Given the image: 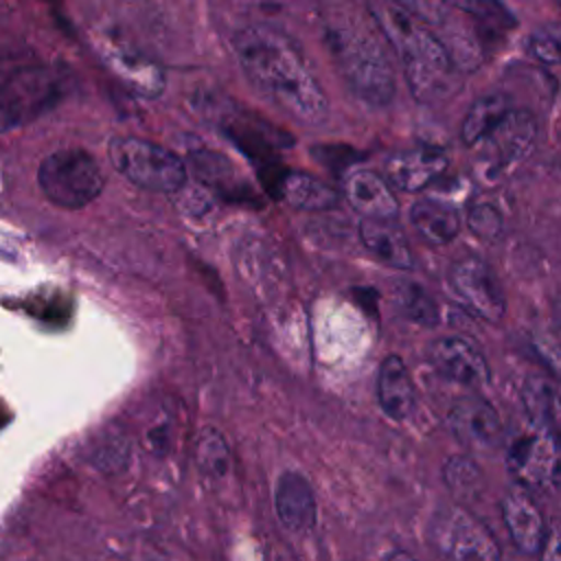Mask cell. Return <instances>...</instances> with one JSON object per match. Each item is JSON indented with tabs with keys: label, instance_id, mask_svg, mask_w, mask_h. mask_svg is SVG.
Returning a JSON list of instances; mask_svg holds the SVG:
<instances>
[{
	"label": "cell",
	"instance_id": "6da1fadb",
	"mask_svg": "<svg viewBox=\"0 0 561 561\" xmlns=\"http://www.w3.org/2000/svg\"><path fill=\"white\" fill-rule=\"evenodd\" d=\"M232 46L243 75L272 105L305 125L327 121L329 99L289 35L270 24H250L234 33Z\"/></svg>",
	"mask_w": 561,
	"mask_h": 561
},
{
	"label": "cell",
	"instance_id": "7a4b0ae2",
	"mask_svg": "<svg viewBox=\"0 0 561 561\" xmlns=\"http://www.w3.org/2000/svg\"><path fill=\"white\" fill-rule=\"evenodd\" d=\"M368 13L397 53L410 92L419 103L443 101L458 90L460 70L434 28L423 24L405 4L390 0L370 2Z\"/></svg>",
	"mask_w": 561,
	"mask_h": 561
},
{
	"label": "cell",
	"instance_id": "3957f363",
	"mask_svg": "<svg viewBox=\"0 0 561 561\" xmlns=\"http://www.w3.org/2000/svg\"><path fill=\"white\" fill-rule=\"evenodd\" d=\"M331 57L357 99L373 107L392 101L397 83L392 64L370 26L344 11L331 15L324 28Z\"/></svg>",
	"mask_w": 561,
	"mask_h": 561
},
{
	"label": "cell",
	"instance_id": "277c9868",
	"mask_svg": "<svg viewBox=\"0 0 561 561\" xmlns=\"http://www.w3.org/2000/svg\"><path fill=\"white\" fill-rule=\"evenodd\" d=\"M506 469L528 493H548L561 478V434L524 419L506 438Z\"/></svg>",
	"mask_w": 561,
	"mask_h": 561
},
{
	"label": "cell",
	"instance_id": "5b68a950",
	"mask_svg": "<svg viewBox=\"0 0 561 561\" xmlns=\"http://www.w3.org/2000/svg\"><path fill=\"white\" fill-rule=\"evenodd\" d=\"M114 169L131 184L156 191L178 193L186 184V167L178 153L136 136H116L107 147Z\"/></svg>",
	"mask_w": 561,
	"mask_h": 561
},
{
	"label": "cell",
	"instance_id": "8992f818",
	"mask_svg": "<svg viewBox=\"0 0 561 561\" xmlns=\"http://www.w3.org/2000/svg\"><path fill=\"white\" fill-rule=\"evenodd\" d=\"M37 184L48 202L77 210L99 197L105 178L92 153L70 147L53 151L42 160L37 169Z\"/></svg>",
	"mask_w": 561,
	"mask_h": 561
},
{
	"label": "cell",
	"instance_id": "52a82bcc",
	"mask_svg": "<svg viewBox=\"0 0 561 561\" xmlns=\"http://www.w3.org/2000/svg\"><path fill=\"white\" fill-rule=\"evenodd\" d=\"M430 539L443 561H502L500 546L489 528L458 504L436 513Z\"/></svg>",
	"mask_w": 561,
	"mask_h": 561
},
{
	"label": "cell",
	"instance_id": "ba28073f",
	"mask_svg": "<svg viewBox=\"0 0 561 561\" xmlns=\"http://www.w3.org/2000/svg\"><path fill=\"white\" fill-rule=\"evenodd\" d=\"M449 285L454 294L480 318L500 322L506 311V298L495 272L473 254L460 256L449 267Z\"/></svg>",
	"mask_w": 561,
	"mask_h": 561
},
{
	"label": "cell",
	"instance_id": "9c48e42d",
	"mask_svg": "<svg viewBox=\"0 0 561 561\" xmlns=\"http://www.w3.org/2000/svg\"><path fill=\"white\" fill-rule=\"evenodd\" d=\"M447 427L469 451H491L504 440V425L497 410L480 394H465L454 401Z\"/></svg>",
	"mask_w": 561,
	"mask_h": 561
},
{
	"label": "cell",
	"instance_id": "30bf717a",
	"mask_svg": "<svg viewBox=\"0 0 561 561\" xmlns=\"http://www.w3.org/2000/svg\"><path fill=\"white\" fill-rule=\"evenodd\" d=\"M57 94V81L48 70L24 68L0 85V112L13 123H22L42 114Z\"/></svg>",
	"mask_w": 561,
	"mask_h": 561
},
{
	"label": "cell",
	"instance_id": "8fae6325",
	"mask_svg": "<svg viewBox=\"0 0 561 561\" xmlns=\"http://www.w3.org/2000/svg\"><path fill=\"white\" fill-rule=\"evenodd\" d=\"M427 357L432 366L447 379L469 386L482 388L491 381V368L484 355L462 337L443 335L430 342Z\"/></svg>",
	"mask_w": 561,
	"mask_h": 561
},
{
	"label": "cell",
	"instance_id": "7c38bea8",
	"mask_svg": "<svg viewBox=\"0 0 561 561\" xmlns=\"http://www.w3.org/2000/svg\"><path fill=\"white\" fill-rule=\"evenodd\" d=\"M500 511L513 546L524 554H539L548 528L533 495L526 489L515 486L504 493Z\"/></svg>",
	"mask_w": 561,
	"mask_h": 561
},
{
	"label": "cell",
	"instance_id": "4fadbf2b",
	"mask_svg": "<svg viewBox=\"0 0 561 561\" xmlns=\"http://www.w3.org/2000/svg\"><path fill=\"white\" fill-rule=\"evenodd\" d=\"M274 511L289 533H307L316 524V495L300 471H285L274 484Z\"/></svg>",
	"mask_w": 561,
	"mask_h": 561
},
{
	"label": "cell",
	"instance_id": "5bb4252c",
	"mask_svg": "<svg viewBox=\"0 0 561 561\" xmlns=\"http://www.w3.org/2000/svg\"><path fill=\"white\" fill-rule=\"evenodd\" d=\"M447 169V156L436 147L397 151L386 160V178L405 193L423 191Z\"/></svg>",
	"mask_w": 561,
	"mask_h": 561
},
{
	"label": "cell",
	"instance_id": "9a60e30c",
	"mask_svg": "<svg viewBox=\"0 0 561 561\" xmlns=\"http://www.w3.org/2000/svg\"><path fill=\"white\" fill-rule=\"evenodd\" d=\"M101 55L105 64L136 92L145 96H158L162 92L164 75H162V68L151 57L114 39H110L107 44H101Z\"/></svg>",
	"mask_w": 561,
	"mask_h": 561
},
{
	"label": "cell",
	"instance_id": "2e32d148",
	"mask_svg": "<svg viewBox=\"0 0 561 561\" xmlns=\"http://www.w3.org/2000/svg\"><path fill=\"white\" fill-rule=\"evenodd\" d=\"M344 195L364 219L392 221L399 213V199L390 184L368 169H355L346 175Z\"/></svg>",
	"mask_w": 561,
	"mask_h": 561
},
{
	"label": "cell",
	"instance_id": "e0dca14e",
	"mask_svg": "<svg viewBox=\"0 0 561 561\" xmlns=\"http://www.w3.org/2000/svg\"><path fill=\"white\" fill-rule=\"evenodd\" d=\"M537 118L528 110L511 107L506 116L486 136V145L493 149V158L500 164H511L526 158L537 142Z\"/></svg>",
	"mask_w": 561,
	"mask_h": 561
},
{
	"label": "cell",
	"instance_id": "ac0fdd59",
	"mask_svg": "<svg viewBox=\"0 0 561 561\" xmlns=\"http://www.w3.org/2000/svg\"><path fill=\"white\" fill-rule=\"evenodd\" d=\"M377 397L381 410L392 421H403L414 408V383L399 355H388L379 366Z\"/></svg>",
	"mask_w": 561,
	"mask_h": 561
},
{
	"label": "cell",
	"instance_id": "d6986e66",
	"mask_svg": "<svg viewBox=\"0 0 561 561\" xmlns=\"http://www.w3.org/2000/svg\"><path fill=\"white\" fill-rule=\"evenodd\" d=\"M359 239L368 252H373L379 261H383L390 267L410 270L414 265L408 239L394 221L362 219Z\"/></svg>",
	"mask_w": 561,
	"mask_h": 561
},
{
	"label": "cell",
	"instance_id": "ffe728a7",
	"mask_svg": "<svg viewBox=\"0 0 561 561\" xmlns=\"http://www.w3.org/2000/svg\"><path fill=\"white\" fill-rule=\"evenodd\" d=\"M410 221L430 245H445L460 232V215L454 206L423 197L412 204Z\"/></svg>",
	"mask_w": 561,
	"mask_h": 561
},
{
	"label": "cell",
	"instance_id": "44dd1931",
	"mask_svg": "<svg viewBox=\"0 0 561 561\" xmlns=\"http://www.w3.org/2000/svg\"><path fill=\"white\" fill-rule=\"evenodd\" d=\"M276 195L300 210H327L337 202V193L329 184L302 171H287L278 175Z\"/></svg>",
	"mask_w": 561,
	"mask_h": 561
},
{
	"label": "cell",
	"instance_id": "7402d4cb",
	"mask_svg": "<svg viewBox=\"0 0 561 561\" xmlns=\"http://www.w3.org/2000/svg\"><path fill=\"white\" fill-rule=\"evenodd\" d=\"M526 419L561 434V392L541 375H528L522 383Z\"/></svg>",
	"mask_w": 561,
	"mask_h": 561
},
{
	"label": "cell",
	"instance_id": "603a6c76",
	"mask_svg": "<svg viewBox=\"0 0 561 561\" xmlns=\"http://www.w3.org/2000/svg\"><path fill=\"white\" fill-rule=\"evenodd\" d=\"M511 110L508 99L502 92H491L471 103L462 118L460 138L465 145H478L486 140V136L495 129V125L506 116Z\"/></svg>",
	"mask_w": 561,
	"mask_h": 561
},
{
	"label": "cell",
	"instance_id": "cb8c5ba5",
	"mask_svg": "<svg viewBox=\"0 0 561 561\" xmlns=\"http://www.w3.org/2000/svg\"><path fill=\"white\" fill-rule=\"evenodd\" d=\"M443 482L458 502L476 500L484 489L482 469L469 456H449L443 465Z\"/></svg>",
	"mask_w": 561,
	"mask_h": 561
},
{
	"label": "cell",
	"instance_id": "d4e9b609",
	"mask_svg": "<svg viewBox=\"0 0 561 561\" xmlns=\"http://www.w3.org/2000/svg\"><path fill=\"white\" fill-rule=\"evenodd\" d=\"M195 451H197V462L204 473H208L213 478H221L230 469L228 443L221 436V432H217L215 427L202 430Z\"/></svg>",
	"mask_w": 561,
	"mask_h": 561
},
{
	"label": "cell",
	"instance_id": "484cf974",
	"mask_svg": "<svg viewBox=\"0 0 561 561\" xmlns=\"http://www.w3.org/2000/svg\"><path fill=\"white\" fill-rule=\"evenodd\" d=\"M397 302L403 311L405 318H410L416 324H425V327H434L438 322V307L432 300V296L414 285V283H401L399 285V294H397Z\"/></svg>",
	"mask_w": 561,
	"mask_h": 561
},
{
	"label": "cell",
	"instance_id": "4316f807",
	"mask_svg": "<svg viewBox=\"0 0 561 561\" xmlns=\"http://www.w3.org/2000/svg\"><path fill=\"white\" fill-rule=\"evenodd\" d=\"M528 53L543 64L561 61V24H548L535 28L526 39Z\"/></svg>",
	"mask_w": 561,
	"mask_h": 561
},
{
	"label": "cell",
	"instance_id": "83f0119b",
	"mask_svg": "<svg viewBox=\"0 0 561 561\" xmlns=\"http://www.w3.org/2000/svg\"><path fill=\"white\" fill-rule=\"evenodd\" d=\"M467 226L469 230L480 237V239H486V241H493L502 234V215L500 210L489 204V202H480V204H473L467 213Z\"/></svg>",
	"mask_w": 561,
	"mask_h": 561
},
{
	"label": "cell",
	"instance_id": "f1b7e54d",
	"mask_svg": "<svg viewBox=\"0 0 561 561\" xmlns=\"http://www.w3.org/2000/svg\"><path fill=\"white\" fill-rule=\"evenodd\" d=\"M535 351L548 366V370L561 379V316L543 333L535 337Z\"/></svg>",
	"mask_w": 561,
	"mask_h": 561
},
{
	"label": "cell",
	"instance_id": "f546056e",
	"mask_svg": "<svg viewBox=\"0 0 561 561\" xmlns=\"http://www.w3.org/2000/svg\"><path fill=\"white\" fill-rule=\"evenodd\" d=\"M539 561H561V524H552L539 550Z\"/></svg>",
	"mask_w": 561,
	"mask_h": 561
},
{
	"label": "cell",
	"instance_id": "4dcf8cb0",
	"mask_svg": "<svg viewBox=\"0 0 561 561\" xmlns=\"http://www.w3.org/2000/svg\"><path fill=\"white\" fill-rule=\"evenodd\" d=\"M383 561H414L410 554H405V552H401V550H394V552H390L388 557H383Z\"/></svg>",
	"mask_w": 561,
	"mask_h": 561
}]
</instances>
